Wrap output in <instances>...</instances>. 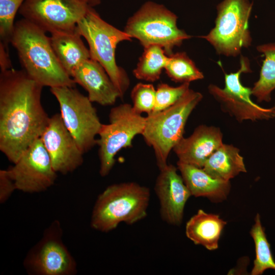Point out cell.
<instances>
[{"label":"cell","instance_id":"484cf974","mask_svg":"<svg viewBox=\"0 0 275 275\" xmlns=\"http://www.w3.org/2000/svg\"><path fill=\"white\" fill-rule=\"evenodd\" d=\"M24 1L0 0V43L8 49L14 32L15 15Z\"/></svg>","mask_w":275,"mask_h":275},{"label":"cell","instance_id":"ba28073f","mask_svg":"<svg viewBox=\"0 0 275 275\" xmlns=\"http://www.w3.org/2000/svg\"><path fill=\"white\" fill-rule=\"evenodd\" d=\"M252 8L249 0H224L217 7L214 28L200 37L208 41L219 54L237 56L252 42L249 30Z\"/></svg>","mask_w":275,"mask_h":275},{"label":"cell","instance_id":"277c9868","mask_svg":"<svg viewBox=\"0 0 275 275\" xmlns=\"http://www.w3.org/2000/svg\"><path fill=\"white\" fill-rule=\"evenodd\" d=\"M202 98L200 93L189 89L173 105L146 117L142 135L147 145L153 148L159 169L168 164L170 152L183 138L187 120Z\"/></svg>","mask_w":275,"mask_h":275},{"label":"cell","instance_id":"d6986e66","mask_svg":"<svg viewBox=\"0 0 275 275\" xmlns=\"http://www.w3.org/2000/svg\"><path fill=\"white\" fill-rule=\"evenodd\" d=\"M50 41L60 64L71 77L74 70L91 58L90 50L76 30L50 34Z\"/></svg>","mask_w":275,"mask_h":275},{"label":"cell","instance_id":"52a82bcc","mask_svg":"<svg viewBox=\"0 0 275 275\" xmlns=\"http://www.w3.org/2000/svg\"><path fill=\"white\" fill-rule=\"evenodd\" d=\"M109 123L102 125L97 139L99 147V174L107 176L115 163V156L123 148L132 146V141L142 134L146 117L136 112L132 105L122 103L113 107Z\"/></svg>","mask_w":275,"mask_h":275},{"label":"cell","instance_id":"7c38bea8","mask_svg":"<svg viewBox=\"0 0 275 275\" xmlns=\"http://www.w3.org/2000/svg\"><path fill=\"white\" fill-rule=\"evenodd\" d=\"M251 71L249 60L241 56L240 69L236 72L225 74L224 88L211 84L208 87L210 93L219 102L224 111L239 122L275 117V106L265 108L255 103L250 97L252 89L241 84V74Z\"/></svg>","mask_w":275,"mask_h":275},{"label":"cell","instance_id":"9a60e30c","mask_svg":"<svg viewBox=\"0 0 275 275\" xmlns=\"http://www.w3.org/2000/svg\"><path fill=\"white\" fill-rule=\"evenodd\" d=\"M177 170V167L171 164L159 169L154 186L162 220L169 225L177 226L182 222L185 205L191 196Z\"/></svg>","mask_w":275,"mask_h":275},{"label":"cell","instance_id":"e0dca14e","mask_svg":"<svg viewBox=\"0 0 275 275\" xmlns=\"http://www.w3.org/2000/svg\"><path fill=\"white\" fill-rule=\"evenodd\" d=\"M71 77L88 92L92 102L102 106L115 103L121 94L103 67L90 58L80 64L73 72Z\"/></svg>","mask_w":275,"mask_h":275},{"label":"cell","instance_id":"cb8c5ba5","mask_svg":"<svg viewBox=\"0 0 275 275\" xmlns=\"http://www.w3.org/2000/svg\"><path fill=\"white\" fill-rule=\"evenodd\" d=\"M250 234L255 243L256 254L251 274L261 275L267 269L275 270V261L259 213L255 216V224L252 226Z\"/></svg>","mask_w":275,"mask_h":275},{"label":"cell","instance_id":"5bb4252c","mask_svg":"<svg viewBox=\"0 0 275 275\" xmlns=\"http://www.w3.org/2000/svg\"><path fill=\"white\" fill-rule=\"evenodd\" d=\"M40 138L57 173H72L83 163L84 153L65 125L60 114L50 117Z\"/></svg>","mask_w":275,"mask_h":275},{"label":"cell","instance_id":"7a4b0ae2","mask_svg":"<svg viewBox=\"0 0 275 275\" xmlns=\"http://www.w3.org/2000/svg\"><path fill=\"white\" fill-rule=\"evenodd\" d=\"M10 43L16 50L22 70L43 87H75L59 61L46 32L22 18L15 23Z\"/></svg>","mask_w":275,"mask_h":275},{"label":"cell","instance_id":"7402d4cb","mask_svg":"<svg viewBox=\"0 0 275 275\" xmlns=\"http://www.w3.org/2000/svg\"><path fill=\"white\" fill-rule=\"evenodd\" d=\"M257 49L264 54L265 59L252 93L259 102L269 101L271 92L275 89V42L259 45Z\"/></svg>","mask_w":275,"mask_h":275},{"label":"cell","instance_id":"6da1fadb","mask_svg":"<svg viewBox=\"0 0 275 275\" xmlns=\"http://www.w3.org/2000/svg\"><path fill=\"white\" fill-rule=\"evenodd\" d=\"M43 87L23 70L1 71L0 150L13 163L48 123L41 103Z\"/></svg>","mask_w":275,"mask_h":275},{"label":"cell","instance_id":"8fae6325","mask_svg":"<svg viewBox=\"0 0 275 275\" xmlns=\"http://www.w3.org/2000/svg\"><path fill=\"white\" fill-rule=\"evenodd\" d=\"M90 7L84 0H25L19 13L51 34L75 31Z\"/></svg>","mask_w":275,"mask_h":275},{"label":"cell","instance_id":"83f0119b","mask_svg":"<svg viewBox=\"0 0 275 275\" xmlns=\"http://www.w3.org/2000/svg\"><path fill=\"white\" fill-rule=\"evenodd\" d=\"M189 89V83H184L175 87L165 83L159 84L156 90L155 106L152 113L163 111L173 105Z\"/></svg>","mask_w":275,"mask_h":275},{"label":"cell","instance_id":"4316f807","mask_svg":"<svg viewBox=\"0 0 275 275\" xmlns=\"http://www.w3.org/2000/svg\"><path fill=\"white\" fill-rule=\"evenodd\" d=\"M155 97L156 90L152 84H136L131 92L133 108L140 114H151L155 106Z\"/></svg>","mask_w":275,"mask_h":275},{"label":"cell","instance_id":"f546056e","mask_svg":"<svg viewBox=\"0 0 275 275\" xmlns=\"http://www.w3.org/2000/svg\"><path fill=\"white\" fill-rule=\"evenodd\" d=\"M8 51V49L0 43V66L1 71L13 68Z\"/></svg>","mask_w":275,"mask_h":275},{"label":"cell","instance_id":"30bf717a","mask_svg":"<svg viewBox=\"0 0 275 275\" xmlns=\"http://www.w3.org/2000/svg\"><path fill=\"white\" fill-rule=\"evenodd\" d=\"M59 220L44 230L41 239L28 252L23 262L30 275H75L76 260L64 243Z\"/></svg>","mask_w":275,"mask_h":275},{"label":"cell","instance_id":"3957f363","mask_svg":"<svg viewBox=\"0 0 275 275\" xmlns=\"http://www.w3.org/2000/svg\"><path fill=\"white\" fill-rule=\"evenodd\" d=\"M150 189L134 182L114 183L97 197L90 219V226L103 233L116 229L124 223L133 225L145 218L150 200Z\"/></svg>","mask_w":275,"mask_h":275},{"label":"cell","instance_id":"9c48e42d","mask_svg":"<svg viewBox=\"0 0 275 275\" xmlns=\"http://www.w3.org/2000/svg\"><path fill=\"white\" fill-rule=\"evenodd\" d=\"M50 92L59 103L65 125L85 154L97 145L102 125L92 102L75 87L51 88Z\"/></svg>","mask_w":275,"mask_h":275},{"label":"cell","instance_id":"d4e9b609","mask_svg":"<svg viewBox=\"0 0 275 275\" xmlns=\"http://www.w3.org/2000/svg\"><path fill=\"white\" fill-rule=\"evenodd\" d=\"M164 69L171 80L176 82L189 83L204 78L202 72L184 52L169 55Z\"/></svg>","mask_w":275,"mask_h":275},{"label":"cell","instance_id":"2e32d148","mask_svg":"<svg viewBox=\"0 0 275 275\" xmlns=\"http://www.w3.org/2000/svg\"><path fill=\"white\" fill-rule=\"evenodd\" d=\"M223 144V134L219 128L201 125L189 136L182 138L173 151L178 161L202 168L209 156Z\"/></svg>","mask_w":275,"mask_h":275},{"label":"cell","instance_id":"44dd1931","mask_svg":"<svg viewBox=\"0 0 275 275\" xmlns=\"http://www.w3.org/2000/svg\"><path fill=\"white\" fill-rule=\"evenodd\" d=\"M202 169L212 177L225 181L246 172L239 150L224 143L209 156Z\"/></svg>","mask_w":275,"mask_h":275},{"label":"cell","instance_id":"8992f818","mask_svg":"<svg viewBox=\"0 0 275 275\" xmlns=\"http://www.w3.org/2000/svg\"><path fill=\"white\" fill-rule=\"evenodd\" d=\"M177 19V16L163 5L148 1L128 19L124 31L144 48L157 45L169 56L174 47L191 37L178 28Z\"/></svg>","mask_w":275,"mask_h":275},{"label":"cell","instance_id":"ac0fdd59","mask_svg":"<svg viewBox=\"0 0 275 275\" xmlns=\"http://www.w3.org/2000/svg\"><path fill=\"white\" fill-rule=\"evenodd\" d=\"M178 170L191 196L206 197L214 202L225 200L230 190V181L214 178L202 168L177 161Z\"/></svg>","mask_w":275,"mask_h":275},{"label":"cell","instance_id":"4fadbf2b","mask_svg":"<svg viewBox=\"0 0 275 275\" xmlns=\"http://www.w3.org/2000/svg\"><path fill=\"white\" fill-rule=\"evenodd\" d=\"M17 190L35 194L44 192L55 183L57 173L40 138L36 140L8 169Z\"/></svg>","mask_w":275,"mask_h":275},{"label":"cell","instance_id":"f1b7e54d","mask_svg":"<svg viewBox=\"0 0 275 275\" xmlns=\"http://www.w3.org/2000/svg\"><path fill=\"white\" fill-rule=\"evenodd\" d=\"M17 190L15 183L8 169L0 170V203L4 204Z\"/></svg>","mask_w":275,"mask_h":275},{"label":"cell","instance_id":"603a6c76","mask_svg":"<svg viewBox=\"0 0 275 275\" xmlns=\"http://www.w3.org/2000/svg\"><path fill=\"white\" fill-rule=\"evenodd\" d=\"M169 58L164 49L157 45L144 48V51L133 73L135 77L154 82L159 79Z\"/></svg>","mask_w":275,"mask_h":275},{"label":"cell","instance_id":"ffe728a7","mask_svg":"<svg viewBox=\"0 0 275 275\" xmlns=\"http://www.w3.org/2000/svg\"><path fill=\"white\" fill-rule=\"evenodd\" d=\"M227 222L218 215L199 209L186 223V237L196 245L213 251L218 247V241Z\"/></svg>","mask_w":275,"mask_h":275},{"label":"cell","instance_id":"4dcf8cb0","mask_svg":"<svg viewBox=\"0 0 275 275\" xmlns=\"http://www.w3.org/2000/svg\"><path fill=\"white\" fill-rule=\"evenodd\" d=\"M90 6L93 7L99 4L101 2V0H84Z\"/></svg>","mask_w":275,"mask_h":275},{"label":"cell","instance_id":"5b68a950","mask_svg":"<svg viewBox=\"0 0 275 275\" xmlns=\"http://www.w3.org/2000/svg\"><path fill=\"white\" fill-rule=\"evenodd\" d=\"M76 30L87 41L91 58L103 67L122 98L130 81L125 71L117 64L115 51L120 42L131 38L103 20L92 7L77 23Z\"/></svg>","mask_w":275,"mask_h":275}]
</instances>
